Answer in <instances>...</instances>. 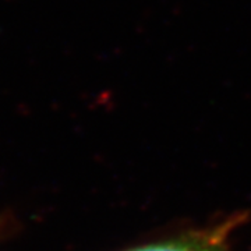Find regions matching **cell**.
<instances>
[{"label": "cell", "mask_w": 251, "mask_h": 251, "mask_svg": "<svg viewBox=\"0 0 251 251\" xmlns=\"http://www.w3.org/2000/svg\"><path fill=\"white\" fill-rule=\"evenodd\" d=\"M127 251H227L222 246L221 240L212 237H183L169 242L153 243L141 247H135Z\"/></svg>", "instance_id": "6da1fadb"}]
</instances>
